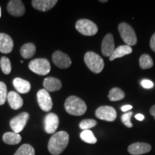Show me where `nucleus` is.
Wrapping results in <instances>:
<instances>
[{"mask_svg":"<svg viewBox=\"0 0 155 155\" xmlns=\"http://www.w3.org/2000/svg\"><path fill=\"white\" fill-rule=\"evenodd\" d=\"M69 142V135L66 131H61L54 134L48 142V151L53 155L61 154Z\"/></svg>","mask_w":155,"mask_h":155,"instance_id":"f257e3e1","label":"nucleus"},{"mask_svg":"<svg viewBox=\"0 0 155 155\" xmlns=\"http://www.w3.org/2000/svg\"><path fill=\"white\" fill-rule=\"evenodd\" d=\"M65 109L71 115L82 116L87 111V106L86 103L79 97L71 96L65 101Z\"/></svg>","mask_w":155,"mask_h":155,"instance_id":"f03ea898","label":"nucleus"},{"mask_svg":"<svg viewBox=\"0 0 155 155\" xmlns=\"http://www.w3.org/2000/svg\"><path fill=\"white\" fill-rule=\"evenodd\" d=\"M84 61L90 71L95 73H100L104 68V60L94 52H88L85 54Z\"/></svg>","mask_w":155,"mask_h":155,"instance_id":"7ed1b4c3","label":"nucleus"},{"mask_svg":"<svg viewBox=\"0 0 155 155\" xmlns=\"http://www.w3.org/2000/svg\"><path fill=\"white\" fill-rule=\"evenodd\" d=\"M120 35L124 42L127 44V45L133 46L135 45L137 42V38L136 33L132 28L129 24L126 22H121L118 27Z\"/></svg>","mask_w":155,"mask_h":155,"instance_id":"20e7f679","label":"nucleus"},{"mask_svg":"<svg viewBox=\"0 0 155 155\" xmlns=\"http://www.w3.org/2000/svg\"><path fill=\"white\" fill-rule=\"evenodd\" d=\"M29 68L32 72L40 75H45L50 73L51 70L50 62L45 58H37L30 61Z\"/></svg>","mask_w":155,"mask_h":155,"instance_id":"39448f33","label":"nucleus"},{"mask_svg":"<svg viewBox=\"0 0 155 155\" xmlns=\"http://www.w3.org/2000/svg\"><path fill=\"white\" fill-rule=\"evenodd\" d=\"M75 28L78 32L86 36L95 35L98 32V27L92 21L86 19L78 20L75 24Z\"/></svg>","mask_w":155,"mask_h":155,"instance_id":"423d86ee","label":"nucleus"},{"mask_svg":"<svg viewBox=\"0 0 155 155\" xmlns=\"http://www.w3.org/2000/svg\"><path fill=\"white\" fill-rule=\"evenodd\" d=\"M37 98L40 108L42 111L49 112L53 108V101L48 91L41 89L37 94Z\"/></svg>","mask_w":155,"mask_h":155,"instance_id":"0eeeda50","label":"nucleus"},{"mask_svg":"<svg viewBox=\"0 0 155 155\" xmlns=\"http://www.w3.org/2000/svg\"><path fill=\"white\" fill-rule=\"evenodd\" d=\"M96 116L101 120L106 121H115L117 114L115 108L109 106H100L96 111Z\"/></svg>","mask_w":155,"mask_h":155,"instance_id":"6e6552de","label":"nucleus"},{"mask_svg":"<svg viewBox=\"0 0 155 155\" xmlns=\"http://www.w3.org/2000/svg\"><path fill=\"white\" fill-rule=\"evenodd\" d=\"M30 115L27 112H22L18 116H15L10 121V127L13 132L19 134L21 132L27 124Z\"/></svg>","mask_w":155,"mask_h":155,"instance_id":"1a4fd4ad","label":"nucleus"},{"mask_svg":"<svg viewBox=\"0 0 155 155\" xmlns=\"http://www.w3.org/2000/svg\"><path fill=\"white\" fill-rule=\"evenodd\" d=\"M59 126V118L55 114L49 113L44 119L45 131L47 134H54Z\"/></svg>","mask_w":155,"mask_h":155,"instance_id":"9d476101","label":"nucleus"},{"mask_svg":"<svg viewBox=\"0 0 155 155\" xmlns=\"http://www.w3.org/2000/svg\"><path fill=\"white\" fill-rule=\"evenodd\" d=\"M53 63L60 68H68L71 65V60L70 57L63 52L55 51L52 56Z\"/></svg>","mask_w":155,"mask_h":155,"instance_id":"9b49d317","label":"nucleus"},{"mask_svg":"<svg viewBox=\"0 0 155 155\" xmlns=\"http://www.w3.org/2000/svg\"><path fill=\"white\" fill-rule=\"evenodd\" d=\"M7 8L9 14L14 17H21L25 13V5L20 0L9 1Z\"/></svg>","mask_w":155,"mask_h":155,"instance_id":"f8f14e48","label":"nucleus"},{"mask_svg":"<svg viewBox=\"0 0 155 155\" xmlns=\"http://www.w3.org/2000/svg\"><path fill=\"white\" fill-rule=\"evenodd\" d=\"M152 150L150 144L144 142L133 143L128 147V152L132 155H141L150 152Z\"/></svg>","mask_w":155,"mask_h":155,"instance_id":"ddd939ff","label":"nucleus"},{"mask_svg":"<svg viewBox=\"0 0 155 155\" xmlns=\"http://www.w3.org/2000/svg\"><path fill=\"white\" fill-rule=\"evenodd\" d=\"M115 50L114 37L111 34H107L104 38L101 44V52L106 57H110Z\"/></svg>","mask_w":155,"mask_h":155,"instance_id":"4468645a","label":"nucleus"},{"mask_svg":"<svg viewBox=\"0 0 155 155\" xmlns=\"http://www.w3.org/2000/svg\"><path fill=\"white\" fill-rule=\"evenodd\" d=\"M14 42L11 37L5 33H0V52L4 54L10 53L13 50Z\"/></svg>","mask_w":155,"mask_h":155,"instance_id":"2eb2a0df","label":"nucleus"},{"mask_svg":"<svg viewBox=\"0 0 155 155\" xmlns=\"http://www.w3.org/2000/svg\"><path fill=\"white\" fill-rule=\"evenodd\" d=\"M58 3L57 0H33L32 5L35 9L42 12H47L51 9Z\"/></svg>","mask_w":155,"mask_h":155,"instance_id":"dca6fc26","label":"nucleus"},{"mask_svg":"<svg viewBox=\"0 0 155 155\" xmlns=\"http://www.w3.org/2000/svg\"><path fill=\"white\" fill-rule=\"evenodd\" d=\"M43 86L48 92H54L59 91L62 88V83L56 78L48 77L44 80Z\"/></svg>","mask_w":155,"mask_h":155,"instance_id":"f3484780","label":"nucleus"},{"mask_svg":"<svg viewBox=\"0 0 155 155\" xmlns=\"http://www.w3.org/2000/svg\"><path fill=\"white\" fill-rule=\"evenodd\" d=\"M7 101L10 107L14 110L19 109L23 106V100L19 95L15 91H10L7 94Z\"/></svg>","mask_w":155,"mask_h":155,"instance_id":"a211bd4d","label":"nucleus"},{"mask_svg":"<svg viewBox=\"0 0 155 155\" xmlns=\"http://www.w3.org/2000/svg\"><path fill=\"white\" fill-rule=\"evenodd\" d=\"M13 86L19 94H28L31 89L30 83L20 78H16L13 80Z\"/></svg>","mask_w":155,"mask_h":155,"instance_id":"6ab92c4d","label":"nucleus"},{"mask_svg":"<svg viewBox=\"0 0 155 155\" xmlns=\"http://www.w3.org/2000/svg\"><path fill=\"white\" fill-rule=\"evenodd\" d=\"M133 52V50L131 47L129 45H121L119 46L117 48H116L114 50V53L111 54V55L109 57V60L111 61H113L114 60L116 59V58H122L124 56L129 55Z\"/></svg>","mask_w":155,"mask_h":155,"instance_id":"aec40b11","label":"nucleus"},{"mask_svg":"<svg viewBox=\"0 0 155 155\" xmlns=\"http://www.w3.org/2000/svg\"><path fill=\"white\" fill-rule=\"evenodd\" d=\"M36 53V47L33 43H26L23 45L20 49V53L25 59H30L35 55Z\"/></svg>","mask_w":155,"mask_h":155,"instance_id":"412c9836","label":"nucleus"},{"mask_svg":"<svg viewBox=\"0 0 155 155\" xmlns=\"http://www.w3.org/2000/svg\"><path fill=\"white\" fill-rule=\"evenodd\" d=\"M3 141L7 144L15 145L19 144L22 140V137L19 134L15 132H6L2 137Z\"/></svg>","mask_w":155,"mask_h":155,"instance_id":"4be33fe9","label":"nucleus"},{"mask_svg":"<svg viewBox=\"0 0 155 155\" xmlns=\"http://www.w3.org/2000/svg\"><path fill=\"white\" fill-rule=\"evenodd\" d=\"M125 94L121 89L119 88H113L108 93V98L111 101H117L124 98Z\"/></svg>","mask_w":155,"mask_h":155,"instance_id":"5701e85b","label":"nucleus"},{"mask_svg":"<svg viewBox=\"0 0 155 155\" xmlns=\"http://www.w3.org/2000/svg\"><path fill=\"white\" fill-rule=\"evenodd\" d=\"M154 65L152 58L147 54H144L139 58V65L141 69H149L151 68Z\"/></svg>","mask_w":155,"mask_h":155,"instance_id":"b1692460","label":"nucleus"},{"mask_svg":"<svg viewBox=\"0 0 155 155\" xmlns=\"http://www.w3.org/2000/svg\"><path fill=\"white\" fill-rule=\"evenodd\" d=\"M80 137L84 142L88 144H96L97 139L95 137L94 133L90 130H84L81 133Z\"/></svg>","mask_w":155,"mask_h":155,"instance_id":"393cba45","label":"nucleus"},{"mask_svg":"<svg viewBox=\"0 0 155 155\" xmlns=\"http://www.w3.org/2000/svg\"><path fill=\"white\" fill-rule=\"evenodd\" d=\"M14 155H35V152L30 144H25L19 147Z\"/></svg>","mask_w":155,"mask_h":155,"instance_id":"a878e982","label":"nucleus"},{"mask_svg":"<svg viewBox=\"0 0 155 155\" xmlns=\"http://www.w3.org/2000/svg\"><path fill=\"white\" fill-rule=\"evenodd\" d=\"M0 66L2 72L6 75H8L11 73L12 71V65L10 61L9 58H7L5 56H2L0 59Z\"/></svg>","mask_w":155,"mask_h":155,"instance_id":"bb28decb","label":"nucleus"},{"mask_svg":"<svg viewBox=\"0 0 155 155\" xmlns=\"http://www.w3.org/2000/svg\"><path fill=\"white\" fill-rule=\"evenodd\" d=\"M97 121L94 119H84L81 121L80 124H79V127L81 129L84 130H88L89 129L94 127L96 126Z\"/></svg>","mask_w":155,"mask_h":155,"instance_id":"cd10ccee","label":"nucleus"},{"mask_svg":"<svg viewBox=\"0 0 155 155\" xmlns=\"http://www.w3.org/2000/svg\"><path fill=\"white\" fill-rule=\"evenodd\" d=\"M7 98V89L5 83L0 81V106L5 104Z\"/></svg>","mask_w":155,"mask_h":155,"instance_id":"c85d7f7f","label":"nucleus"},{"mask_svg":"<svg viewBox=\"0 0 155 155\" xmlns=\"http://www.w3.org/2000/svg\"><path fill=\"white\" fill-rule=\"evenodd\" d=\"M133 112H127V113L124 114L123 115L121 116V121L122 123L124 124L126 127L128 128H131L133 127L132 123L131 121V116H132Z\"/></svg>","mask_w":155,"mask_h":155,"instance_id":"c756f323","label":"nucleus"},{"mask_svg":"<svg viewBox=\"0 0 155 155\" xmlns=\"http://www.w3.org/2000/svg\"><path fill=\"white\" fill-rule=\"evenodd\" d=\"M141 85L143 88L147 89H150L154 86V83H153L152 81H151L150 80H147V79H144V80L141 81Z\"/></svg>","mask_w":155,"mask_h":155,"instance_id":"7c9ffc66","label":"nucleus"},{"mask_svg":"<svg viewBox=\"0 0 155 155\" xmlns=\"http://www.w3.org/2000/svg\"><path fill=\"white\" fill-rule=\"evenodd\" d=\"M150 48L153 51L155 52V32L152 36L150 40Z\"/></svg>","mask_w":155,"mask_h":155,"instance_id":"2f4dec72","label":"nucleus"},{"mask_svg":"<svg viewBox=\"0 0 155 155\" xmlns=\"http://www.w3.org/2000/svg\"><path fill=\"white\" fill-rule=\"evenodd\" d=\"M132 108H133V106H131V105H125V106H121V110L124 112H127V111H129V110L131 109Z\"/></svg>","mask_w":155,"mask_h":155,"instance_id":"473e14b6","label":"nucleus"},{"mask_svg":"<svg viewBox=\"0 0 155 155\" xmlns=\"http://www.w3.org/2000/svg\"><path fill=\"white\" fill-rule=\"evenodd\" d=\"M136 119H137L138 121H143L144 119V116L141 114H138L135 116Z\"/></svg>","mask_w":155,"mask_h":155,"instance_id":"72a5a7b5","label":"nucleus"},{"mask_svg":"<svg viewBox=\"0 0 155 155\" xmlns=\"http://www.w3.org/2000/svg\"><path fill=\"white\" fill-rule=\"evenodd\" d=\"M150 113L152 116H153L154 117V119H155V105H154L153 106H152L150 110Z\"/></svg>","mask_w":155,"mask_h":155,"instance_id":"f704fd0d","label":"nucleus"},{"mask_svg":"<svg viewBox=\"0 0 155 155\" xmlns=\"http://www.w3.org/2000/svg\"><path fill=\"white\" fill-rule=\"evenodd\" d=\"M101 2H107L108 1H106V0H101V1H100Z\"/></svg>","mask_w":155,"mask_h":155,"instance_id":"c9c22d12","label":"nucleus"},{"mask_svg":"<svg viewBox=\"0 0 155 155\" xmlns=\"http://www.w3.org/2000/svg\"><path fill=\"white\" fill-rule=\"evenodd\" d=\"M0 17H1V7H0Z\"/></svg>","mask_w":155,"mask_h":155,"instance_id":"e433bc0d","label":"nucleus"}]
</instances>
